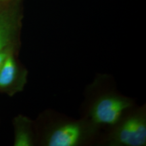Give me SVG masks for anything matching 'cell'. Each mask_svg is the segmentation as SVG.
Here are the masks:
<instances>
[{"label": "cell", "instance_id": "cell-1", "mask_svg": "<svg viewBox=\"0 0 146 146\" xmlns=\"http://www.w3.org/2000/svg\"><path fill=\"white\" fill-rule=\"evenodd\" d=\"M145 110L141 108L126 112L110 135V145L145 146L146 145Z\"/></svg>", "mask_w": 146, "mask_h": 146}, {"label": "cell", "instance_id": "cell-2", "mask_svg": "<svg viewBox=\"0 0 146 146\" xmlns=\"http://www.w3.org/2000/svg\"><path fill=\"white\" fill-rule=\"evenodd\" d=\"M132 107V102L125 97L111 93L98 96L89 112V122L95 127L114 126Z\"/></svg>", "mask_w": 146, "mask_h": 146}, {"label": "cell", "instance_id": "cell-3", "mask_svg": "<svg viewBox=\"0 0 146 146\" xmlns=\"http://www.w3.org/2000/svg\"><path fill=\"white\" fill-rule=\"evenodd\" d=\"M96 127L89 121H66L55 125L45 138L47 146H76L84 143Z\"/></svg>", "mask_w": 146, "mask_h": 146}, {"label": "cell", "instance_id": "cell-4", "mask_svg": "<svg viewBox=\"0 0 146 146\" xmlns=\"http://www.w3.org/2000/svg\"><path fill=\"white\" fill-rule=\"evenodd\" d=\"M0 5V51L13 47V43L19 28L18 8L10 1Z\"/></svg>", "mask_w": 146, "mask_h": 146}, {"label": "cell", "instance_id": "cell-5", "mask_svg": "<svg viewBox=\"0 0 146 146\" xmlns=\"http://www.w3.org/2000/svg\"><path fill=\"white\" fill-rule=\"evenodd\" d=\"M27 72L18 64L14 52L9 54L0 69V91L14 93L25 85Z\"/></svg>", "mask_w": 146, "mask_h": 146}, {"label": "cell", "instance_id": "cell-6", "mask_svg": "<svg viewBox=\"0 0 146 146\" xmlns=\"http://www.w3.org/2000/svg\"><path fill=\"white\" fill-rule=\"evenodd\" d=\"M15 146H32L35 143L32 121L24 116H19L15 121Z\"/></svg>", "mask_w": 146, "mask_h": 146}, {"label": "cell", "instance_id": "cell-7", "mask_svg": "<svg viewBox=\"0 0 146 146\" xmlns=\"http://www.w3.org/2000/svg\"><path fill=\"white\" fill-rule=\"evenodd\" d=\"M13 52V47H9V48H6L5 50L0 51V69H1L5 60L9 56V54Z\"/></svg>", "mask_w": 146, "mask_h": 146}, {"label": "cell", "instance_id": "cell-8", "mask_svg": "<svg viewBox=\"0 0 146 146\" xmlns=\"http://www.w3.org/2000/svg\"><path fill=\"white\" fill-rule=\"evenodd\" d=\"M12 1V0H0V2L2 3H6V2H9V1Z\"/></svg>", "mask_w": 146, "mask_h": 146}]
</instances>
